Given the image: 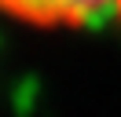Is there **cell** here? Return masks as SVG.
I'll return each mask as SVG.
<instances>
[{"label":"cell","mask_w":121,"mask_h":117,"mask_svg":"<svg viewBox=\"0 0 121 117\" xmlns=\"http://www.w3.org/2000/svg\"><path fill=\"white\" fill-rule=\"evenodd\" d=\"M0 11L30 26H88L121 18V0H0Z\"/></svg>","instance_id":"obj_1"}]
</instances>
